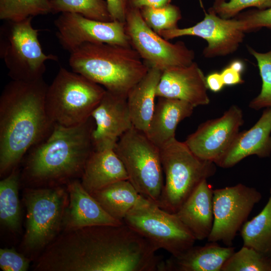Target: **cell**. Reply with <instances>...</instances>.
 <instances>
[{"label":"cell","mask_w":271,"mask_h":271,"mask_svg":"<svg viewBox=\"0 0 271 271\" xmlns=\"http://www.w3.org/2000/svg\"><path fill=\"white\" fill-rule=\"evenodd\" d=\"M145 238L122 222L64 232L46 247L37 271H159L163 258Z\"/></svg>","instance_id":"obj_1"},{"label":"cell","mask_w":271,"mask_h":271,"mask_svg":"<svg viewBox=\"0 0 271 271\" xmlns=\"http://www.w3.org/2000/svg\"><path fill=\"white\" fill-rule=\"evenodd\" d=\"M48 85L40 79L12 80L0 96V176L18 168L28 152L45 139L54 123L45 108Z\"/></svg>","instance_id":"obj_2"},{"label":"cell","mask_w":271,"mask_h":271,"mask_svg":"<svg viewBox=\"0 0 271 271\" xmlns=\"http://www.w3.org/2000/svg\"><path fill=\"white\" fill-rule=\"evenodd\" d=\"M91 116L74 126L54 124L50 134L25 156L21 179L36 186H58L81 177L94 146Z\"/></svg>","instance_id":"obj_3"},{"label":"cell","mask_w":271,"mask_h":271,"mask_svg":"<svg viewBox=\"0 0 271 271\" xmlns=\"http://www.w3.org/2000/svg\"><path fill=\"white\" fill-rule=\"evenodd\" d=\"M70 53L69 64L73 72L126 97L150 69L132 47L85 43Z\"/></svg>","instance_id":"obj_4"},{"label":"cell","mask_w":271,"mask_h":271,"mask_svg":"<svg viewBox=\"0 0 271 271\" xmlns=\"http://www.w3.org/2000/svg\"><path fill=\"white\" fill-rule=\"evenodd\" d=\"M160 153L165 181L156 204L176 213L198 185L215 174L216 165L200 159L176 138L161 148Z\"/></svg>","instance_id":"obj_5"},{"label":"cell","mask_w":271,"mask_h":271,"mask_svg":"<svg viewBox=\"0 0 271 271\" xmlns=\"http://www.w3.org/2000/svg\"><path fill=\"white\" fill-rule=\"evenodd\" d=\"M106 89L79 73L61 67L45 95L50 120L64 126L81 124L91 117Z\"/></svg>","instance_id":"obj_6"},{"label":"cell","mask_w":271,"mask_h":271,"mask_svg":"<svg viewBox=\"0 0 271 271\" xmlns=\"http://www.w3.org/2000/svg\"><path fill=\"white\" fill-rule=\"evenodd\" d=\"M29 17L21 21H6L0 29V57L13 80L31 82L43 78L47 61H57L44 53L39 29L33 28Z\"/></svg>","instance_id":"obj_7"},{"label":"cell","mask_w":271,"mask_h":271,"mask_svg":"<svg viewBox=\"0 0 271 271\" xmlns=\"http://www.w3.org/2000/svg\"><path fill=\"white\" fill-rule=\"evenodd\" d=\"M114 150L129 182L141 195L156 204L164 183L160 149L145 133L132 127L119 138Z\"/></svg>","instance_id":"obj_8"},{"label":"cell","mask_w":271,"mask_h":271,"mask_svg":"<svg viewBox=\"0 0 271 271\" xmlns=\"http://www.w3.org/2000/svg\"><path fill=\"white\" fill-rule=\"evenodd\" d=\"M27 210L23 244L29 251L46 248L62 228L68 193L60 185L27 188L24 191Z\"/></svg>","instance_id":"obj_9"},{"label":"cell","mask_w":271,"mask_h":271,"mask_svg":"<svg viewBox=\"0 0 271 271\" xmlns=\"http://www.w3.org/2000/svg\"><path fill=\"white\" fill-rule=\"evenodd\" d=\"M123 222L141 235L158 250L163 249L177 256L197 240L175 213L149 201L130 211Z\"/></svg>","instance_id":"obj_10"},{"label":"cell","mask_w":271,"mask_h":271,"mask_svg":"<svg viewBox=\"0 0 271 271\" xmlns=\"http://www.w3.org/2000/svg\"><path fill=\"white\" fill-rule=\"evenodd\" d=\"M125 28L131 46L149 68L163 72L188 66L194 62L192 50L183 42L172 43L154 31L145 23L139 9L128 6Z\"/></svg>","instance_id":"obj_11"},{"label":"cell","mask_w":271,"mask_h":271,"mask_svg":"<svg viewBox=\"0 0 271 271\" xmlns=\"http://www.w3.org/2000/svg\"><path fill=\"white\" fill-rule=\"evenodd\" d=\"M255 188L241 183L213 189L214 221L208 242L230 246L254 205L261 199Z\"/></svg>","instance_id":"obj_12"},{"label":"cell","mask_w":271,"mask_h":271,"mask_svg":"<svg viewBox=\"0 0 271 271\" xmlns=\"http://www.w3.org/2000/svg\"><path fill=\"white\" fill-rule=\"evenodd\" d=\"M54 24L59 43L69 53L85 43L131 47L125 23L103 22L75 13H63L54 20Z\"/></svg>","instance_id":"obj_13"},{"label":"cell","mask_w":271,"mask_h":271,"mask_svg":"<svg viewBox=\"0 0 271 271\" xmlns=\"http://www.w3.org/2000/svg\"><path fill=\"white\" fill-rule=\"evenodd\" d=\"M158 34L167 40L185 36L202 38L207 42L203 51V56L207 58L225 56L234 53L244 37V33L237 28L235 18H222L211 8L205 13L204 19L193 26L165 30Z\"/></svg>","instance_id":"obj_14"},{"label":"cell","mask_w":271,"mask_h":271,"mask_svg":"<svg viewBox=\"0 0 271 271\" xmlns=\"http://www.w3.org/2000/svg\"><path fill=\"white\" fill-rule=\"evenodd\" d=\"M243 123L241 109L233 105L221 117L201 124L184 143L197 157L216 164L229 149Z\"/></svg>","instance_id":"obj_15"},{"label":"cell","mask_w":271,"mask_h":271,"mask_svg":"<svg viewBox=\"0 0 271 271\" xmlns=\"http://www.w3.org/2000/svg\"><path fill=\"white\" fill-rule=\"evenodd\" d=\"M126 96L106 90L91 116L95 126L92 134L94 149L113 148L119 138L133 127Z\"/></svg>","instance_id":"obj_16"},{"label":"cell","mask_w":271,"mask_h":271,"mask_svg":"<svg viewBox=\"0 0 271 271\" xmlns=\"http://www.w3.org/2000/svg\"><path fill=\"white\" fill-rule=\"evenodd\" d=\"M206 77L197 63L175 67L162 72L156 89V96L182 100L194 107L207 105Z\"/></svg>","instance_id":"obj_17"},{"label":"cell","mask_w":271,"mask_h":271,"mask_svg":"<svg viewBox=\"0 0 271 271\" xmlns=\"http://www.w3.org/2000/svg\"><path fill=\"white\" fill-rule=\"evenodd\" d=\"M68 202L62 228L69 231L98 225H116L122 222L111 216L97 201L74 179L68 182Z\"/></svg>","instance_id":"obj_18"},{"label":"cell","mask_w":271,"mask_h":271,"mask_svg":"<svg viewBox=\"0 0 271 271\" xmlns=\"http://www.w3.org/2000/svg\"><path fill=\"white\" fill-rule=\"evenodd\" d=\"M270 154L271 107H267L253 126L239 132L229 149L215 164L229 168L248 156L265 158Z\"/></svg>","instance_id":"obj_19"},{"label":"cell","mask_w":271,"mask_h":271,"mask_svg":"<svg viewBox=\"0 0 271 271\" xmlns=\"http://www.w3.org/2000/svg\"><path fill=\"white\" fill-rule=\"evenodd\" d=\"M213 189L203 180L175 213L196 240L209 236L213 225Z\"/></svg>","instance_id":"obj_20"},{"label":"cell","mask_w":271,"mask_h":271,"mask_svg":"<svg viewBox=\"0 0 271 271\" xmlns=\"http://www.w3.org/2000/svg\"><path fill=\"white\" fill-rule=\"evenodd\" d=\"M234 248L222 247L214 242L193 245L179 256L171 255L163 260L159 271H221Z\"/></svg>","instance_id":"obj_21"},{"label":"cell","mask_w":271,"mask_h":271,"mask_svg":"<svg viewBox=\"0 0 271 271\" xmlns=\"http://www.w3.org/2000/svg\"><path fill=\"white\" fill-rule=\"evenodd\" d=\"M128 180L125 168L113 148L94 149L81 177V183L90 194L111 184Z\"/></svg>","instance_id":"obj_22"},{"label":"cell","mask_w":271,"mask_h":271,"mask_svg":"<svg viewBox=\"0 0 271 271\" xmlns=\"http://www.w3.org/2000/svg\"><path fill=\"white\" fill-rule=\"evenodd\" d=\"M194 108L192 105L182 100L159 97L145 134L161 149L175 138L178 124L191 115Z\"/></svg>","instance_id":"obj_23"},{"label":"cell","mask_w":271,"mask_h":271,"mask_svg":"<svg viewBox=\"0 0 271 271\" xmlns=\"http://www.w3.org/2000/svg\"><path fill=\"white\" fill-rule=\"evenodd\" d=\"M162 71L150 68L128 92L126 99L133 127L146 133L156 103V89Z\"/></svg>","instance_id":"obj_24"},{"label":"cell","mask_w":271,"mask_h":271,"mask_svg":"<svg viewBox=\"0 0 271 271\" xmlns=\"http://www.w3.org/2000/svg\"><path fill=\"white\" fill-rule=\"evenodd\" d=\"M90 194L107 213L121 222L130 211L150 201L141 195L128 180L114 183Z\"/></svg>","instance_id":"obj_25"},{"label":"cell","mask_w":271,"mask_h":271,"mask_svg":"<svg viewBox=\"0 0 271 271\" xmlns=\"http://www.w3.org/2000/svg\"><path fill=\"white\" fill-rule=\"evenodd\" d=\"M21 174L18 168L0 181V220L13 232L21 225V208L19 187Z\"/></svg>","instance_id":"obj_26"},{"label":"cell","mask_w":271,"mask_h":271,"mask_svg":"<svg viewBox=\"0 0 271 271\" xmlns=\"http://www.w3.org/2000/svg\"><path fill=\"white\" fill-rule=\"evenodd\" d=\"M243 245L268 254L271 251V187L270 196L263 209L241 228Z\"/></svg>","instance_id":"obj_27"},{"label":"cell","mask_w":271,"mask_h":271,"mask_svg":"<svg viewBox=\"0 0 271 271\" xmlns=\"http://www.w3.org/2000/svg\"><path fill=\"white\" fill-rule=\"evenodd\" d=\"M51 13H75L86 18L112 21L106 2L104 0H50Z\"/></svg>","instance_id":"obj_28"},{"label":"cell","mask_w":271,"mask_h":271,"mask_svg":"<svg viewBox=\"0 0 271 271\" xmlns=\"http://www.w3.org/2000/svg\"><path fill=\"white\" fill-rule=\"evenodd\" d=\"M51 13L50 0H0V19L21 21Z\"/></svg>","instance_id":"obj_29"},{"label":"cell","mask_w":271,"mask_h":271,"mask_svg":"<svg viewBox=\"0 0 271 271\" xmlns=\"http://www.w3.org/2000/svg\"><path fill=\"white\" fill-rule=\"evenodd\" d=\"M243 246L226 260L221 271H271V257Z\"/></svg>","instance_id":"obj_30"},{"label":"cell","mask_w":271,"mask_h":271,"mask_svg":"<svg viewBox=\"0 0 271 271\" xmlns=\"http://www.w3.org/2000/svg\"><path fill=\"white\" fill-rule=\"evenodd\" d=\"M140 10L147 25L158 34L178 28V22L182 18L179 8L171 4L158 8L145 7Z\"/></svg>","instance_id":"obj_31"},{"label":"cell","mask_w":271,"mask_h":271,"mask_svg":"<svg viewBox=\"0 0 271 271\" xmlns=\"http://www.w3.org/2000/svg\"><path fill=\"white\" fill-rule=\"evenodd\" d=\"M248 50L257 61L262 80L260 92L249 102V107L255 110L271 107V50L262 53L248 47Z\"/></svg>","instance_id":"obj_32"},{"label":"cell","mask_w":271,"mask_h":271,"mask_svg":"<svg viewBox=\"0 0 271 271\" xmlns=\"http://www.w3.org/2000/svg\"><path fill=\"white\" fill-rule=\"evenodd\" d=\"M270 7L271 0H215L210 8L221 18L229 19L234 18L248 8L264 10Z\"/></svg>","instance_id":"obj_33"},{"label":"cell","mask_w":271,"mask_h":271,"mask_svg":"<svg viewBox=\"0 0 271 271\" xmlns=\"http://www.w3.org/2000/svg\"><path fill=\"white\" fill-rule=\"evenodd\" d=\"M238 29L245 32L266 28L271 30V7L264 10H253L239 14L234 17Z\"/></svg>","instance_id":"obj_34"},{"label":"cell","mask_w":271,"mask_h":271,"mask_svg":"<svg viewBox=\"0 0 271 271\" xmlns=\"http://www.w3.org/2000/svg\"><path fill=\"white\" fill-rule=\"evenodd\" d=\"M30 260L14 248L0 249V267L3 271H26Z\"/></svg>","instance_id":"obj_35"},{"label":"cell","mask_w":271,"mask_h":271,"mask_svg":"<svg viewBox=\"0 0 271 271\" xmlns=\"http://www.w3.org/2000/svg\"><path fill=\"white\" fill-rule=\"evenodd\" d=\"M112 21L125 23L129 0H106Z\"/></svg>","instance_id":"obj_36"},{"label":"cell","mask_w":271,"mask_h":271,"mask_svg":"<svg viewBox=\"0 0 271 271\" xmlns=\"http://www.w3.org/2000/svg\"><path fill=\"white\" fill-rule=\"evenodd\" d=\"M220 74L224 85H233L244 82L241 74L229 66L224 68Z\"/></svg>","instance_id":"obj_37"},{"label":"cell","mask_w":271,"mask_h":271,"mask_svg":"<svg viewBox=\"0 0 271 271\" xmlns=\"http://www.w3.org/2000/svg\"><path fill=\"white\" fill-rule=\"evenodd\" d=\"M171 0H129V6L140 9L145 7L162 8L171 4Z\"/></svg>","instance_id":"obj_38"},{"label":"cell","mask_w":271,"mask_h":271,"mask_svg":"<svg viewBox=\"0 0 271 271\" xmlns=\"http://www.w3.org/2000/svg\"><path fill=\"white\" fill-rule=\"evenodd\" d=\"M206 82L208 89L214 92L221 91L224 86L221 74L218 72L208 75L206 77Z\"/></svg>","instance_id":"obj_39"},{"label":"cell","mask_w":271,"mask_h":271,"mask_svg":"<svg viewBox=\"0 0 271 271\" xmlns=\"http://www.w3.org/2000/svg\"><path fill=\"white\" fill-rule=\"evenodd\" d=\"M229 66L240 74L244 68L243 63L240 60H235L232 62Z\"/></svg>","instance_id":"obj_40"},{"label":"cell","mask_w":271,"mask_h":271,"mask_svg":"<svg viewBox=\"0 0 271 271\" xmlns=\"http://www.w3.org/2000/svg\"><path fill=\"white\" fill-rule=\"evenodd\" d=\"M270 255H271V251H270ZM270 257H271V256H270Z\"/></svg>","instance_id":"obj_41"}]
</instances>
